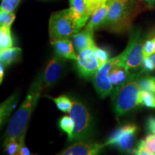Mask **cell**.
Wrapping results in <instances>:
<instances>
[{
  "instance_id": "1",
  "label": "cell",
  "mask_w": 155,
  "mask_h": 155,
  "mask_svg": "<svg viewBox=\"0 0 155 155\" xmlns=\"http://www.w3.org/2000/svg\"><path fill=\"white\" fill-rule=\"evenodd\" d=\"M42 91L43 88L41 76L38 75L30 86L20 107L9 121L4 136V144L13 139L18 140L22 134L27 131L31 115L38 104Z\"/></svg>"
},
{
  "instance_id": "2",
  "label": "cell",
  "mask_w": 155,
  "mask_h": 155,
  "mask_svg": "<svg viewBox=\"0 0 155 155\" xmlns=\"http://www.w3.org/2000/svg\"><path fill=\"white\" fill-rule=\"evenodd\" d=\"M107 15L101 28L114 33H124L130 29L137 13L131 0H108Z\"/></svg>"
},
{
  "instance_id": "3",
  "label": "cell",
  "mask_w": 155,
  "mask_h": 155,
  "mask_svg": "<svg viewBox=\"0 0 155 155\" xmlns=\"http://www.w3.org/2000/svg\"><path fill=\"white\" fill-rule=\"evenodd\" d=\"M48 30L51 44L58 40L73 38L80 31L76 19L70 8L52 13L49 19Z\"/></svg>"
},
{
  "instance_id": "4",
  "label": "cell",
  "mask_w": 155,
  "mask_h": 155,
  "mask_svg": "<svg viewBox=\"0 0 155 155\" xmlns=\"http://www.w3.org/2000/svg\"><path fill=\"white\" fill-rule=\"evenodd\" d=\"M139 94L137 75L131 74L127 82L114 94V109L117 117L125 115L139 105Z\"/></svg>"
},
{
  "instance_id": "5",
  "label": "cell",
  "mask_w": 155,
  "mask_h": 155,
  "mask_svg": "<svg viewBox=\"0 0 155 155\" xmlns=\"http://www.w3.org/2000/svg\"><path fill=\"white\" fill-rule=\"evenodd\" d=\"M134 40V34L132 33L125 50L120 55L111 58L105 63L103 64L93 77V83H94V88L101 98H105L111 94L114 91L113 86L108 77V73L114 64H120V65H124L126 58L131 49Z\"/></svg>"
},
{
  "instance_id": "6",
  "label": "cell",
  "mask_w": 155,
  "mask_h": 155,
  "mask_svg": "<svg viewBox=\"0 0 155 155\" xmlns=\"http://www.w3.org/2000/svg\"><path fill=\"white\" fill-rule=\"evenodd\" d=\"M69 114L74 121L75 127L68 141H80L91 136L93 132V119L86 106L82 103L73 101Z\"/></svg>"
},
{
  "instance_id": "7",
  "label": "cell",
  "mask_w": 155,
  "mask_h": 155,
  "mask_svg": "<svg viewBox=\"0 0 155 155\" xmlns=\"http://www.w3.org/2000/svg\"><path fill=\"white\" fill-rule=\"evenodd\" d=\"M137 130L138 128L133 124L121 126L112 133L105 142L106 147H115L122 152H134Z\"/></svg>"
},
{
  "instance_id": "8",
  "label": "cell",
  "mask_w": 155,
  "mask_h": 155,
  "mask_svg": "<svg viewBox=\"0 0 155 155\" xmlns=\"http://www.w3.org/2000/svg\"><path fill=\"white\" fill-rule=\"evenodd\" d=\"M77 69L81 76L86 78L94 77L101 67L94 53V48H88L78 53L76 61Z\"/></svg>"
},
{
  "instance_id": "9",
  "label": "cell",
  "mask_w": 155,
  "mask_h": 155,
  "mask_svg": "<svg viewBox=\"0 0 155 155\" xmlns=\"http://www.w3.org/2000/svg\"><path fill=\"white\" fill-rule=\"evenodd\" d=\"M63 67L64 59L57 55L48 61L43 73L40 75L43 90L57 82L63 73Z\"/></svg>"
},
{
  "instance_id": "10",
  "label": "cell",
  "mask_w": 155,
  "mask_h": 155,
  "mask_svg": "<svg viewBox=\"0 0 155 155\" xmlns=\"http://www.w3.org/2000/svg\"><path fill=\"white\" fill-rule=\"evenodd\" d=\"M143 45L144 41L141 38V31L139 30L134 31V40L124 63V65L129 71L137 69L142 65L144 59Z\"/></svg>"
},
{
  "instance_id": "11",
  "label": "cell",
  "mask_w": 155,
  "mask_h": 155,
  "mask_svg": "<svg viewBox=\"0 0 155 155\" xmlns=\"http://www.w3.org/2000/svg\"><path fill=\"white\" fill-rule=\"evenodd\" d=\"M106 147L105 143L85 142L79 141L75 143L68 148L62 151L58 154L61 155H94L99 154L104 147Z\"/></svg>"
},
{
  "instance_id": "12",
  "label": "cell",
  "mask_w": 155,
  "mask_h": 155,
  "mask_svg": "<svg viewBox=\"0 0 155 155\" xmlns=\"http://www.w3.org/2000/svg\"><path fill=\"white\" fill-rule=\"evenodd\" d=\"M131 75L129 71L124 65L114 64L108 73V77L113 86L114 93L127 82Z\"/></svg>"
},
{
  "instance_id": "13",
  "label": "cell",
  "mask_w": 155,
  "mask_h": 155,
  "mask_svg": "<svg viewBox=\"0 0 155 155\" xmlns=\"http://www.w3.org/2000/svg\"><path fill=\"white\" fill-rule=\"evenodd\" d=\"M94 32L85 28L84 30L79 31L73 36V43L77 53L83 50L96 46L94 39Z\"/></svg>"
},
{
  "instance_id": "14",
  "label": "cell",
  "mask_w": 155,
  "mask_h": 155,
  "mask_svg": "<svg viewBox=\"0 0 155 155\" xmlns=\"http://www.w3.org/2000/svg\"><path fill=\"white\" fill-rule=\"evenodd\" d=\"M56 55L63 59L76 61L78 55L75 54L73 43L69 39L58 40L52 43Z\"/></svg>"
},
{
  "instance_id": "15",
  "label": "cell",
  "mask_w": 155,
  "mask_h": 155,
  "mask_svg": "<svg viewBox=\"0 0 155 155\" xmlns=\"http://www.w3.org/2000/svg\"><path fill=\"white\" fill-rule=\"evenodd\" d=\"M69 3L70 9L76 19L79 30H81L90 18L86 12L84 0H69Z\"/></svg>"
},
{
  "instance_id": "16",
  "label": "cell",
  "mask_w": 155,
  "mask_h": 155,
  "mask_svg": "<svg viewBox=\"0 0 155 155\" xmlns=\"http://www.w3.org/2000/svg\"><path fill=\"white\" fill-rule=\"evenodd\" d=\"M17 102H18V95L15 94L9 96L3 103H2L1 107H0V124H1V126L4 125L8 121L11 113L16 107Z\"/></svg>"
},
{
  "instance_id": "17",
  "label": "cell",
  "mask_w": 155,
  "mask_h": 155,
  "mask_svg": "<svg viewBox=\"0 0 155 155\" xmlns=\"http://www.w3.org/2000/svg\"><path fill=\"white\" fill-rule=\"evenodd\" d=\"M108 10V3L106 5H104L102 7H101L99 9H98L96 12L91 16L90 20L88 24L85 28L88 29V30L94 31L96 29L99 28L101 27V25L105 19L106 15H107Z\"/></svg>"
},
{
  "instance_id": "18",
  "label": "cell",
  "mask_w": 155,
  "mask_h": 155,
  "mask_svg": "<svg viewBox=\"0 0 155 155\" xmlns=\"http://www.w3.org/2000/svg\"><path fill=\"white\" fill-rule=\"evenodd\" d=\"M22 50L19 48H9L2 50L0 52V61L4 66L7 67L17 62L20 58Z\"/></svg>"
},
{
  "instance_id": "19",
  "label": "cell",
  "mask_w": 155,
  "mask_h": 155,
  "mask_svg": "<svg viewBox=\"0 0 155 155\" xmlns=\"http://www.w3.org/2000/svg\"><path fill=\"white\" fill-rule=\"evenodd\" d=\"M13 40L11 34V28L7 26L0 27V50L12 48Z\"/></svg>"
},
{
  "instance_id": "20",
  "label": "cell",
  "mask_w": 155,
  "mask_h": 155,
  "mask_svg": "<svg viewBox=\"0 0 155 155\" xmlns=\"http://www.w3.org/2000/svg\"><path fill=\"white\" fill-rule=\"evenodd\" d=\"M59 127L68 134V139L72 137L73 130H74L75 124L73 118L71 116H64L60 119Z\"/></svg>"
},
{
  "instance_id": "21",
  "label": "cell",
  "mask_w": 155,
  "mask_h": 155,
  "mask_svg": "<svg viewBox=\"0 0 155 155\" xmlns=\"http://www.w3.org/2000/svg\"><path fill=\"white\" fill-rule=\"evenodd\" d=\"M139 105L147 108H155V93L140 91L139 97Z\"/></svg>"
},
{
  "instance_id": "22",
  "label": "cell",
  "mask_w": 155,
  "mask_h": 155,
  "mask_svg": "<svg viewBox=\"0 0 155 155\" xmlns=\"http://www.w3.org/2000/svg\"><path fill=\"white\" fill-rule=\"evenodd\" d=\"M137 83L140 91L155 93V78L149 75L140 78L137 77Z\"/></svg>"
},
{
  "instance_id": "23",
  "label": "cell",
  "mask_w": 155,
  "mask_h": 155,
  "mask_svg": "<svg viewBox=\"0 0 155 155\" xmlns=\"http://www.w3.org/2000/svg\"><path fill=\"white\" fill-rule=\"evenodd\" d=\"M55 103L58 108L64 113H69L72 106V101L66 96H60L57 98L50 97Z\"/></svg>"
},
{
  "instance_id": "24",
  "label": "cell",
  "mask_w": 155,
  "mask_h": 155,
  "mask_svg": "<svg viewBox=\"0 0 155 155\" xmlns=\"http://www.w3.org/2000/svg\"><path fill=\"white\" fill-rule=\"evenodd\" d=\"M108 1V0H84L87 14L91 17L95 12L106 5Z\"/></svg>"
},
{
  "instance_id": "25",
  "label": "cell",
  "mask_w": 155,
  "mask_h": 155,
  "mask_svg": "<svg viewBox=\"0 0 155 155\" xmlns=\"http://www.w3.org/2000/svg\"><path fill=\"white\" fill-rule=\"evenodd\" d=\"M15 19L14 12H6L0 10V25L10 27Z\"/></svg>"
},
{
  "instance_id": "26",
  "label": "cell",
  "mask_w": 155,
  "mask_h": 155,
  "mask_svg": "<svg viewBox=\"0 0 155 155\" xmlns=\"http://www.w3.org/2000/svg\"><path fill=\"white\" fill-rule=\"evenodd\" d=\"M143 53H144V58L155 53V37L149 38L148 40L144 42Z\"/></svg>"
},
{
  "instance_id": "27",
  "label": "cell",
  "mask_w": 155,
  "mask_h": 155,
  "mask_svg": "<svg viewBox=\"0 0 155 155\" xmlns=\"http://www.w3.org/2000/svg\"><path fill=\"white\" fill-rule=\"evenodd\" d=\"M143 72H152L155 69V53L145 58L142 63Z\"/></svg>"
},
{
  "instance_id": "28",
  "label": "cell",
  "mask_w": 155,
  "mask_h": 155,
  "mask_svg": "<svg viewBox=\"0 0 155 155\" xmlns=\"http://www.w3.org/2000/svg\"><path fill=\"white\" fill-rule=\"evenodd\" d=\"M94 49L95 55H96L97 59L99 61L101 66L103 64H104L106 61H108L109 60V53H108L107 50L98 48L96 46H95Z\"/></svg>"
},
{
  "instance_id": "29",
  "label": "cell",
  "mask_w": 155,
  "mask_h": 155,
  "mask_svg": "<svg viewBox=\"0 0 155 155\" xmlns=\"http://www.w3.org/2000/svg\"><path fill=\"white\" fill-rule=\"evenodd\" d=\"M20 0H2L0 10L14 12L18 6Z\"/></svg>"
},
{
  "instance_id": "30",
  "label": "cell",
  "mask_w": 155,
  "mask_h": 155,
  "mask_svg": "<svg viewBox=\"0 0 155 155\" xmlns=\"http://www.w3.org/2000/svg\"><path fill=\"white\" fill-rule=\"evenodd\" d=\"M5 147V151H6L9 154L14 155L17 154L19 150V141L17 139H13V140L9 141L7 144L3 145Z\"/></svg>"
},
{
  "instance_id": "31",
  "label": "cell",
  "mask_w": 155,
  "mask_h": 155,
  "mask_svg": "<svg viewBox=\"0 0 155 155\" xmlns=\"http://www.w3.org/2000/svg\"><path fill=\"white\" fill-rule=\"evenodd\" d=\"M25 134H26V131H24L22 134V135L19 137L18 139L19 141V150L18 152L17 153V155H29L30 154V150H28V147L25 146Z\"/></svg>"
},
{
  "instance_id": "32",
  "label": "cell",
  "mask_w": 155,
  "mask_h": 155,
  "mask_svg": "<svg viewBox=\"0 0 155 155\" xmlns=\"http://www.w3.org/2000/svg\"><path fill=\"white\" fill-rule=\"evenodd\" d=\"M144 144L146 145L147 148L152 153L155 154V134H151L145 137L144 139Z\"/></svg>"
},
{
  "instance_id": "33",
  "label": "cell",
  "mask_w": 155,
  "mask_h": 155,
  "mask_svg": "<svg viewBox=\"0 0 155 155\" xmlns=\"http://www.w3.org/2000/svg\"><path fill=\"white\" fill-rule=\"evenodd\" d=\"M134 153L138 155H152L153 154L147 148L144 140H141L137 145V148L134 149Z\"/></svg>"
},
{
  "instance_id": "34",
  "label": "cell",
  "mask_w": 155,
  "mask_h": 155,
  "mask_svg": "<svg viewBox=\"0 0 155 155\" xmlns=\"http://www.w3.org/2000/svg\"><path fill=\"white\" fill-rule=\"evenodd\" d=\"M147 126L148 130L155 134V117L149 118L147 122Z\"/></svg>"
},
{
  "instance_id": "35",
  "label": "cell",
  "mask_w": 155,
  "mask_h": 155,
  "mask_svg": "<svg viewBox=\"0 0 155 155\" xmlns=\"http://www.w3.org/2000/svg\"><path fill=\"white\" fill-rule=\"evenodd\" d=\"M5 68L3 64H0V83H2L4 75H5Z\"/></svg>"
},
{
  "instance_id": "36",
  "label": "cell",
  "mask_w": 155,
  "mask_h": 155,
  "mask_svg": "<svg viewBox=\"0 0 155 155\" xmlns=\"http://www.w3.org/2000/svg\"><path fill=\"white\" fill-rule=\"evenodd\" d=\"M144 2L150 7L155 5V0H144Z\"/></svg>"
}]
</instances>
